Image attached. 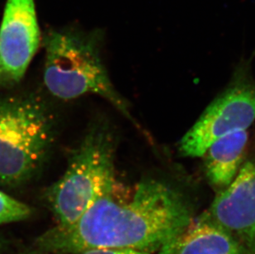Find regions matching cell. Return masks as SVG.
I'll return each instance as SVG.
<instances>
[{
  "label": "cell",
  "mask_w": 255,
  "mask_h": 254,
  "mask_svg": "<svg viewBox=\"0 0 255 254\" xmlns=\"http://www.w3.org/2000/svg\"><path fill=\"white\" fill-rule=\"evenodd\" d=\"M159 254H246L224 230L199 216Z\"/></svg>",
  "instance_id": "cell-9"
},
{
  "label": "cell",
  "mask_w": 255,
  "mask_h": 254,
  "mask_svg": "<svg viewBox=\"0 0 255 254\" xmlns=\"http://www.w3.org/2000/svg\"><path fill=\"white\" fill-rule=\"evenodd\" d=\"M248 129L232 132L212 143L203 155V169L217 192L227 188L236 178L247 157Z\"/></svg>",
  "instance_id": "cell-8"
},
{
  "label": "cell",
  "mask_w": 255,
  "mask_h": 254,
  "mask_svg": "<svg viewBox=\"0 0 255 254\" xmlns=\"http://www.w3.org/2000/svg\"><path fill=\"white\" fill-rule=\"evenodd\" d=\"M116 149V135L105 123L97 124L87 132L70 154L64 175L46 191L57 226L75 223L93 204L118 187Z\"/></svg>",
  "instance_id": "cell-3"
},
{
  "label": "cell",
  "mask_w": 255,
  "mask_h": 254,
  "mask_svg": "<svg viewBox=\"0 0 255 254\" xmlns=\"http://www.w3.org/2000/svg\"><path fill=\"white\" fill-rule=\"evenodd\" d=\"M200 216L224 230L245 254H255V154Z\"/></svg>",
  "instance_id": "cell-7"
},
{
  "label": "cell",
  "mask_w": 255,
  "mask_h": 254,
  "mask_svg": "<svg viewBox=\"0 0 255 254\" xmlns=\"http://www.w3.org/2000/svg\"><path fill=\"white\" fill-rule=\"evenodd\" d=\"M56 121L31 95L0 98V184L17 187L43 167L56 139Z\"/></svg>",
  "instance_id": "cell-4"
},
{
  "label": "cell",
  "mask_w": 255,
  "mask_h": 254,
  "mask_svg": "<svg viewBox=\"0 0 255 254\" xmlns=\"http://www.w3.org/2000/svg\"><path fill=\"white\" fill-rule=\"evenodd\" d=\"M74 254H150L149 253L140 252L132 250H89L85 252Z\"/></svg>",
  "instance_id": "cell-11"
},
{
  "label": "cell",
  "mask_w": 255,
  "mask_h": 254,
  "mask_svg": "<svg viewBox=\"0 0 255 254\" xmlns=\"http://www.w3.org/2000/svg\"><path fill=\"white\" fill-rule=\"evenodd\" d=\"M118 187L99 198L75 223L56 227L35 241L41 252L74 254L97 250L159 252L193 220V206L169 182L144 178L128 196Z\"/></svg>",
  "instance_id": "cell-1"
},
{
  "label": "cell",
  "mask_w": 255,
  "mask_h": 254,
  "mask_svg": "<svg viewBox=\"0 0 255 254\" xmlns=\"http://www.w3.org/2000/svg\"><path fill=\"white\" fill-rule=\"evenodd\" d=\"M40 42L34 0H7L0 26V89L19 84Z\"/></svg>",
  "instance_id": "cell-6"
},
{
  "label": "cell",
  "mask_w": 255,
  "mask_h": 254,
  "mask_svg": "<svg viewBox=\"0 0 255 254\" xmlns=\"http://www.w3.org/2000/svg\"><path fill=\"white\" fill-rule=\"evenodd\" d=\"M255 122V81L248 68L242 65L184 134L179 152L184 157H202L217 139L248 129Z\"/></svg>",
  "instance_id": "cell-5"
},
{
  "label": "cell",
  "mask_w": 255,
  "mask_h": 254,
  "mask_svg": "<svg viewBox=\"0 0 255 254\" xmlns=\"http://www.w3.org/2000/svg\"><path fill=\"white\" fill-rule=\"evenodd\" d=\"M31 214V209L26 204L0 191V226L24 221Z\"/></svg>",
  "instance_id": "cell-10"
},
{
  "label": "cell",
  "mask_w": 255,
  "mask_h": 254,
  "mask_svg": "<svg viewBox=\"0 0 255 254\" xmlns=\"http://www.w3.org/2000/svg\"><path fill=\"white\" fill-rule=\"evenodd\" d=\"M44 83L52 96L67 101L95 94L138 126L128 102L117 91L109 77L96 35L51 30L44 38Z\"/></svg>",
  "instance_id": "cell-2"
}]
</instances>
